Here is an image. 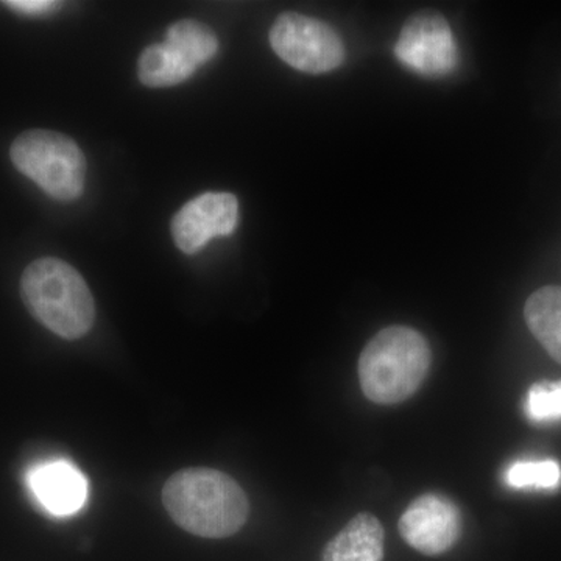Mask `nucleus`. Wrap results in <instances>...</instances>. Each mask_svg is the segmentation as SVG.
<instances>
[{"instance_id": "obj_5", "label": "nucleus", "mask_w": 561, "mask_h": 561, "mask_svg": "<svg viewBox=\"0 0 561 561\" xmlns=\"http://www.w3.org/2000/svg\"><path fill=\"white\" fill-rule=\"evenodd\" d=\"M272 49L291 68L324 73L345 61V46L330 25L298 13L280 14L271 31Z\"/></svg>"}, {"instance_id": "obj_2", "label": "nucleus", "mask_w": 561, "mask_h": 561, "mask_svg": "<svg viewBox=\"0 0 561 561\" xmlns=\"http://www.w3.org/2000/svg\"><path fill=\"white\" fill-rule=\"evenodd\" d=\"M432 351L419 331L390 327L367 343L359 357V381L365 397L379 405L412 398L430 375Z\"/></svg>"}, {"instance_id": "obj_6", "label": "nucleus", "mask_w": 561, "mask_h": 561, "mask_svg": "<svg viewBox=\"0 0 561 561\" xmlns=\"http://www.w3.org/2000/svg\"><path fill=\"white\" fill-rule=\"evenodd\" d=\"M394 57L404 68L430 79L448 76L459 65V50L445 16L434 10L413 14L402 27Z\"/></svg>"}, {"instance_id": "obj_9", "label": "nucleus", "mask_w": 561, "mask_h": 561, "mask_svg": "<svg viewBox=\"0 0 561 561\" xmlns=\"http://www.w3.org/2000/svg\"><path fill=\"white\" fill-rule=\"evenodd\" d=\"M27 483L36 501L55 516L73 515L88 500V481L72 461H44L28 471Z\"/></svg>"}, {"instance_id": "obj_8", "label": "nucleus", "mask_w": 561, "mask_h": 561, "mask_svg": "<svg viewBox=\"0 0 561 561\" xmlns=\"http://www.w3.org/2000/svg\"><path fill=\"white\" fill-rule=\"evenodd\" d=\"M238 224V198L228 192H206L175 214L172 238L183 253L194 254L210 239L232 234Z\"/></svg>"}, {"instance_id": "obj_14", "label": "nucleus", "mask_w": 561, "mask_h": 561, "mask_svg": "<svg viewBox=\"0 0 561 561\" xmlns=\"http://www.w3.org/2000/svg\"><path fill=\"white\" fill-rule=\"evenodd\" d=\"M505 482L512 489L553 490L561 483V467L557 460H519L505 471Z\"/></svg>"}, {"instance_id": "obj_1", "label": "nucleus", "mask_w": 561, "mask_h": 561, "mask_svg": "<svg viewBox=\"0 0 561 561\" xmlns=\"http://www.w3.org/2000/svg\"><path fill=\"white\" fill-rule=\"evenodd\" d=\"M162 504L181 529L221 540L238 534L250 515L245 491L231 476L213 468H186L162 486Z\"/></svg>"}, {"instance_id": "obj_12", "label": "nucleus", "mask_w": 561, "mask_h": 561, "mask_svg": "<svg viewBox=\"0 0 561 561\" xmlns=\"http://www.w3.org/2000/svg\"><path fill=\"white\" fill-rule=\"evenodd\" d=\"M197 68L168 44H153L139 58L138 76L146 87L168 88L186 81Z\"/></svg>"}, {"instance_id": "obj_10", "label": "nucleus", "mask_w": 561, "mask_h": 561, "mask_svg": "<svg viewBox=\"0 0 561 561\" xmlns=\"http://www.w3.org/2000/svg\"><path fill=\"white\" fill-rule=\"evenodd\" d=\"M386 531L370 513H359L327 546L321 561H383Z\"/></svg>"}, {"instance_id": "obj_16", "label": "nucleus", "mask_w": 561, "mask_h": 561, "mask_svg": "<svg viewBox=\"0 0 561 561\" xmlns=\"http://www.w3.org/2000/svg\"><path fill=\"white\" fill-rule=\"evenodd\" d=\"M5 5L21 11V13L44 14L57 9L60 3L49 2V0H10V2H5Z\"/></svg>"}, {"instance_id": "obj_13", "label": "nucleus", "mask_w": 561, "mask_h": 561, "mask_svg": "<svg viewBox=\"0 0 561 561\" xmlns=\"http://www.w3.org/2000/svg\"><path fill=\"white\" fill-rule=\"evenodd\" d=\"M164 43L179 51L181 57L195 68L208 62L219 49V41L213 31L195 21H180L173 24L165 35Z\"/></svg>"}, {"instance_id": "obj_3", "label": "nucleus", "mask_w": 561, "mask_h": 561, "mask_svg": "<svg viewBox=\"0 0 561 561\" xmlns=\"http://www.w3.org/2000/svg\"><path fill=\"white\" fill-rule=\"evenodd\" d=\"M21 295L28 312L66 341L83 337L94 324V297L68 262L57 257L32 262L22 273Z\"/></svg>"}, {"instance_id": "obj_11", "label": "nucleus", "mask_w": 561, "mask_h": 561, "mask_svg": "<svg viewBox=\"0 0 561 561\" xmlns=\"http://www.w3.org/2000/svg\"><path fill=\"white\" fill-rule=\"evenodd\" d=\"M524 319L542 348L561 364V287L534 291L524 306Z\"/></svg>"}, {"instance_id": "obj_4", "label": "nucleus", "mask_w": 561, "mask_h": 561, "mask_svg": "<svg viewBox=\"0 0 561 561\" xmlns=\"http://www.w3.org/2000/svg\"><path fill=\"white\" fill-rule=\"evenodd\" d=\"M10 157L18 171L55 201H76L83 194L87 160L68 136L49 130L22 133L14 139Z\"/></svg>"}, {"instance_id": "obj_7", "label": "nucleus", "mask_w": 561, "mask_h": 561, "mask_svg": "<svg viewBox=\"0 0 561 561\" xmlns=\"http://www.w3.org/2000/svg\"><path fill=\"white\" fill-rule=\"evenodd\" d=\"M461 527L459 507L443 494L435 493L416 497L398 523L402 540L427 557L451 551L460 540Z\"/></svg>"}, {"instance_id": "obj_15", "label": "nucleus", "mask_w": 561, "mask_h": 561, "mask_svg": "<svg viewBox=\"0 0 561 561\" xmlns=\"http://www.w3.org/2000/svg\"><path fill=\"white\" fill-rule=\"evenodd\" d=\"M526 415L535 423L561 420V381L534 383L526 398Z\"/></svg>"}]
</instances>
